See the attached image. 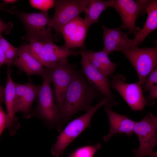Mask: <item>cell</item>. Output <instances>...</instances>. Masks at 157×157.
Masks as SVG:
<instances>
[{"instance_id":"6da1fadb","label":"cell","mask_w":157,"mask_h":157,"mask_svg":"<svg viewBox=\"0 0 157 157\" xmlns=\"http://www.w3.org/2000/svg\"><path fill=\"white\" fill-rule=\"evenodd\" d=\"M100 94L88 83L82 72L78 71L68 88L63 106L59 112L57 130L60 132L75 114L89 111L92 107V101Z\"/></svg>"},{"instance_id":"7a4b0ae2","label":"cell","mask_w":157,"mask_h":157,"mask_svg":"<svg viewBox=\"0 0 157 157\" xmlns=\"http://www.w3.org/2000/svg\"><path fill=\"white\" fill-rule=\"evenodd\" d=\"M10 10L11 14L16 16L22 22L30 42L54 41L52 28L49 26L51 19L48 11L26 13L19 11L14 6Z\"/></svg>"},{"instance_id":"3957f363","label":"cell","mask_w":157,"mask_h":157,"mask_svg":"<svg viewBox=\"0 0 157 157\" xmlns=\"http://www.w3.org/2000/svg\"><path fill=\"white\" fill-rule=\"evenodd\" d=\"M104 97L84 114L71 121L57 136L55 143L51 146V152L54 156L62 155L70 143L86 129L91 128L90 122L95 112L106 103Z\"/></svg>"},{"instance_id":"277c9868","label":"cell","mask_w":157,"mask_h":157,"mask_svg":"<svg viewBox=\"0 0 157 157\" xmlns=\"http://www.w3.org/2000/svg\"><path fill=\"white\" fill-rule=\"evenodd\" d=\"M42 84L39 85L36 98L37 104L32 115L41 120L50 129L56 128L58 123V111L54 100L53 91L47 71L41 76Z\"/></svg>"},{"instance_id":"5b68a950","label":"cell","mask_w":157,"mask_h":157,"mask_svg":"<svg viewBox=\"0 0 157 157\" xmlns=\"http://www.w3.org/2000/svg\"><path fill=\"white\" fill-rule=\"evenodd\" d=\"M157 119L156 116L150 113L135 122L133 133L138 138L139 146L133 151L135 157H157L156 152L153 150L157 144Z\"/></svg>"},{"instance_id":"8992f818","label":"cell","mask_w":157,"mask_h":157,"mask_svg":"<svg viewBox=\"0 0 157 157\" xmlns=\"http://www.w3.org/2000/svg\"><path fill=\"white\" fill-rule=\"evenodd\" d=\"M45 68L53 85L55 102L59 113L63 106L68 88L78 70L67 59L58 62L50 68Z\"/></svg>"},{"instance_id":"52a82bcc","label":"cell","mask_w":157,"mask_h":157,"mask_svg":"<svg viewBox=\"0 0 157 157\" xmlns=\"http://www.w3.org/2000/svg\"><path fill=\"white\" fill-rule=\"evenodd\" d=\"M123 53L137 72L139 82L143 86L149 74L157 68V46L150 48L133 47Z\"/></svg>"},{"instance_id":"ba28073f","label":"cell","mask_w":157,"mask_h":157,"mask_svg":"<svg viewBox=\"0 0 157 157\" xmlns=\"http://www.w3.org/2000/svg\"><path fill=\"white\" fill-rule=\"evenodd\" d=\"M89 2V0H54L55 13L49 26L55 31V38L64 25L85 12Z\"/></svg>"},{"instance_id":"9c48e42d","label":"cell","mask_w":157,"mask_h":157,"mask_svg":"<svg viewBox=\"0 0 157 157\" xmlns=\"http://www.w3.org/2000/svg\"><path fill=\"white\" fill-rule=\"evenodd\" d=\"M110 84L111 88L119 94L132 110L141 111L144 108L147 103L142 86L139 82L127 83L124 76L117 74L113 77Z\"/></svg>"},{"instance_id":"30bf717a","label":"cell","mask_w":157,"mask_h":157,"mask_svg":"<svg viewBox=\"0 0 157 157\" xmlns=\"http://www.w3.org/2000/svg\"><path fill=\"white\" fill-rule=\"evenodd\" d=\"M149 1L112 0L110 7L114 8L120 15L123 23L120 26L122 29H127L134 36L136 35L141 29L135 26L136 19L146 11Z\"/></svg>"},{"instance_id":"8fae6325","label":"cell","mask_w":157,"mask_h":157,"mask_svg":"<svg viewBox=\"0 0 157 157\" xmlns=\"http://www.w3.org/2000/svg\"><path fill=\"white\" fill-rule=\"evenodd\" d=\"M81 56V64L82 72L89 84L104 96L106 99L105 108L111 109L117 102L111 90L110 82L108 77L100 72L90 62L83 54Z\"/></svg>"},{"instance_id":"7c38bea8","label":"cell","mask_w":157,"mask_h":157,"mask_svg":"<svg viewBox=\"0 0 157 157\" xmlns=\"http://www.w3.org/2000/svg\"><path fill=\"white\" fill-rule=\"evenodd\" d=\"M39 85L28 82L24 84L16 83V92L14 103V111L15 114L22 113L25 119L29 118L32 115V107L36 98Z\"/></svg>"},{"instance_id":"4fadbf2b","label":"cell","mask_w":157,"mask_h":157,"mask_svg":"<svg viewBox=\"0 0 157 157\" xmlns=\"http://www.w3.org/2000/svg\"><path fill=\"white\" fill-rule=\"evenodd\" d=\"M84 19L78 16L61 29L65 47L70 49L83 46L88 29Z\"/></svg>"},{"instance_id":"5bb4252c","label":"cell","mask_w":157,"mask_h":157,"mask_svg":"<svg viewBox=\"0 0 157 157\" xmlns=\"http://www.w3.org/2000/svg\"><path fill=\"white\" fill-rule=\"evenodd\" d=\"M101 26L104 30L103 51L108 55L114 51L123 53L131 49L132 39L129 38L127 33L121 31L120 26L109 28L104 25Z\"/></svg>"},{"instance_id":"9a60e30c","label":"cell","mask_w":157,"mask_h":157,"mask_svg":"<svg viewBox=\"0 0 157 157\" xmlns=\"http://www.w3.org/2000/svg\"><path fill=\"white\" fill-rule=\"evenodd\" d=\"M12 65L16 67L20 71L24 72L29 77L33 75L41 76L45 72V67L28 50V44L17 48L16 56Z\"/></svg>"},{"instance_id":"2e32d148","label":"cell","mask_w":157,"mask_h":157,"mask_svg":"<svg viewBox=\"0 0 157 157\" xmlns=\"http://www.w3.org/2000/svg\"><path fill=\"white\" fill-rule=\"evenodd\" d=\"M104 111L108 115L110 124L109 133L103 137L104 141L108 142L117 133L124 134L129 136L133 134L135 121L113 111L111 109L105 108Z\"/></svg>"},{"instance_id":"e0dca14e","label":"cell","mask_w":157,"mask_h":157,"mask_svg":"<svg viewBox=\"0 0 157 157\" xmlns=\"http://www.w3.org/2000/svg\"><path fill=\"white\" fill-rule=\"evenodd\" d=\"M6 84L4 89V99L7 115V128L10 135H14L20 126L14 111V103L16 92V83L13 80L10 73L7 72Z\"/></svg>"},{"instance_id":"ac0fdd59","label":"cell","mask_w":157,"mask_h":157,"mask_svg":"<svg viewBox=\"0 0 157 157\" xmlns=\"http://www.w3.org/2000/svg\"><path fill=\"white\" fill-rule=\"evenodd\" d=\"M147 17L143 28L132 39L131 48L141 43L149 34L157 28V1L149 0L145 8Z\"/></svg>"},{"instance_id":"d6986e66","label":"cell","mask_w":157,"mask_h":157,"mask_svg":"<svg viewBox=\"0 0 157 157\" xmlns=\"http://www.w3.org/2000/svg\"><path fill=\"white\" fill-rule=\"evenodd\" d=\"M91 64L105 76L108 77L115 71L117 65L111 61L108 54L103 51L94 52L91 50L81 51Z\"/></svg>"},{"instance_id":"ffe728a7","label":"cell","mask_w":157,"mask_h":157,"mask_svg":"<svg viewBox=\"0 0 157 157\" xmlns=\"http://www.w3.org/2000/svg\"><path fill=\"white\" fill-rule=\"evenodd\" d=\"M112 2V0H89L83 19L88 28L92 24L98 22L101 14L106 8L111 7Z\"/></svg>"},{"instance_id":"44dd1931","label":"cell","mask_w":157,"mask_h":157,"mask_svg":"<svg viewBox=\"0 0 157 157\" xmlns=\"http://www.w3.org/2000/svg\"><path fill=\"white\" fill-rule=\"evenodd\" d=\"M101 147V144L100 143L93 145L80 147L73 151L69 157H93Z\"/></svg>"},{"instance_id":"7402d4cb","label":"cell","mask_w":157,"mask_h":157,"mask_svg":"<svg viewBox=\"0 0 157 157\" xmlns=\"http://www.w3.org/2000/svg\"><path fill=\"white\" fill-rule=\"evenodd\" d=\"M29 1L31 6L41 11H48L55 5L54 0H30Z\"/></svg>"},{"instance_id":"603a6c76","label":"cell","mask_w":157,"mask_h":157,"mask_svg":"<svg viewBox=\"0 0 157 157\" xmlns=\"http://www.w3.org/2000/svg\"><path fill=\"white\" fill-rule=\"evenodd\" d=\"M157 85V68L153 70L146 78L144 84L143 91L148 92L152 87Z\"/></svg>"},{"instance_id":"cb8c5ba5","label":"cell","mask_w":157,"mask_h":157,"mask_svg":"<svg viewBox=\"0 0 157 157\" xmlns=\"http://www.w3.org/2000/svg\"><path fill=\"white\" fill-rule=\"evenodd\" d=\"M17 51V48L13 46L5 53L6 60V64L7 65V72H11V66L16 56Z\"/></svg>"},{"instance_id":"d4e9b609","label":"cell","mask_w":157,"mask_h":157,"mask_svg":"<svg viewBox=\"0 0 157 157\" xmlns=\"http://www.w3.org/2000/svg\"><path fill=\"white\" fill-rule=\"evenodd\" d=\"M3 102L0 99V137L4 129L7 128V115L3 109L1 104Z\"/></svg>"},{"instance_id":"484cf974","label":"cell","mask_w":157,"mask_h":157,"mask_svg":"<svg viewBox=\"0 0 157 157\" xmlns=\"http://www.w3.org/2000/svg\"><path fill=\"white\" fill-rule=\"evenodd\" d=\"M149 94L146 98H145L146 102L153 101L157 98V85H155L150 88L148 91Z\"/></svg>"},{"instance_id":"4316f807","label":"cell","mask_w":157,"mask_h":157,"mask_svg":"<svg viewBox=\"0 0 157 157\" xmlns=\"http://www.w3.org/2000/svg\"><path fill=\"white\" fill-rule=\"evenodd\" d=\"M13 24L11 22L6 23L0 19V34L4 32L8 34L12 29Z\"/></svg>"},{"instance_id":"83f0119b","label":"cell","mask_w":157,"mask_h":157,"mask_svg":"<svg viewBox=\"0 0 157 157\" xmlns=\"http://www.w3.org/2000/svg\"><path fill=\"white\" fill-rule=\"evenodd\" d=\"M13 46L0 34V47L4 52H5Z\"/></svg>"},{"instance_id":"f1b7e54d","label":"cell","mask_w":157,"mask_h":157,"mask_svg":"<svg viewBox=\"0 0 157 157\" xmlns=\"http://www.w3.org/2000/svg\"><path fill=\"white\" fill-rule=\"evenodd\" d=\"M4 64H6L5 55L0 47V67Z\"/></svg>"},{"instance_id":"f546056e","label":"cell","mask_w":157,"mask_h":157,"mask_svg":"<svg viewBox=\"0 0 157 157\" xmlns=\"http://www.w3.org/2000/svg\"><path fill=\"white\" fill-rule=\"evenodd\" d=\"M0 10L7 12L11 14L10 9H8L7 5L3 3H0Z\"/></svg>"},{"instance_id":"4dcf8cb0","label":"cell","mask_w":157,"mask_h":157,"mask_svg":"<svg viewBox=\"0 0 157 157\" xmlns=\"http://www.w3.org/2000/svg\"><path fill=\"white\" fill-rule=\"evenodd\" d=\"M0 98L4 103L5 102L4 89L0 84Z\"/></svg>"},{"instance_id":"1f68e13d","label":"cell","mask_w":157,"mask_h":157,"mask_svg":"<svg viewBox=\"0 0 157 157\" xmlns=\"http://www.w3.org/2000/svg\"><path fill=\"white\" fill-rule=\"evenodd\" d=\"M3 3L6 4H11L14 3L18 1L17 0H2Z\"/></svg>"}]
</instances>
